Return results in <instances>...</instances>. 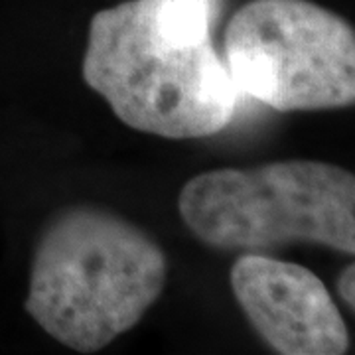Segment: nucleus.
I'll list each match as a JSON object with an SVG mask.
<instances>
[{
    "label": "nucleus",
    "mask_w": 355,
    "mask_h": 355,
    "mask_svg": "<svg viewBox=\"0 0 355 355\" xmlns=\"http://www.w3.org/2000/svg\"><path fill=\"white\" fill-rule=\"evenodd\" d=\"M211 0H127L91 18L81 76L127 127L170 140L229 127L239 93L211 42Z\"/></svg>",
    "instance_id": "nucleus-1"
},
{
    "label": "nucleus",
    "mask_w": 355,
    "mask_h": 355,
    "mask_svg": "<svg viewBox=\"0 0 355 355\" xmlns=\"http://www.w3.org/2000/svg\"><path fill=\"white\" fill-rule=\"evenodd\" d=\"M166 272L162 247L132 221L93 205L67 207L40 233L24 310L55 342L95 354L139 324Z\"/></svg>",
    "instance_id": "nucleus-2"
},
{
    "label": "nucleus",
    "mask_w": 355,
    "mask_h": 355,
    "mask_svg": "<svg viewBox=\"0 0 355 355\" xmlns=\"http://www.w3.org/2000/svg\"><path fill=\"white\" fill-rule=\"evenodd\" d=\"M178 211L196 239L221 251L316 243L355 254V174L320 160L202 172L182 188Z\"/></svg>",
    "instance_id": "nucleus-3"
},
{
    "label": "nucleus",
    "mask_w": 355,
    "mask_h": 355,
    "mask_svg": "<svg viewBox=\"0 0 355 355\" xmlns=\"http://www.w3.org/2000/svg\"><path fill=\"white\" fill-rule=\"evenodd\" d=\"M223 55L237 93L279 113L355 107V28L312 0L245 2Z\"/></svg>",
    "instance_id": "nucleus-4"
},
{
    "label": "nucleus",
    "mask_w": 355,
    "mask_h": 355,
    "mask_svg": "<svg viewBox=\"0 0 355 355\" xmlns=\"http://www.w3.org/2000/svg\"><path fill=\"white\" fill-rule=\"evenodd\" d=\"M231 291L251 326L282 355H342L349 331L324 282L302 265L245 251L231 266Z\"/></svg>",
    "instance_id": "nucleus-5"
},
{
    "label": "nucleus",
    "mask_w": 355,
    "mask_h": 355,
    "mask_svg": "<svg viewBox=\"0 0 355 355\" xmlns=\"http://www.w3.org/2000/svg\"><path fill=\"white\" fill-rule=\"evenodd\" d=\"M338 294L355 312V263L349 265L338 279Z\"/></svg>",
    "instance_id": "nucleus-6"
}]
</instances>
